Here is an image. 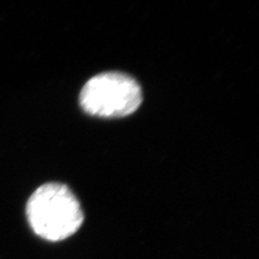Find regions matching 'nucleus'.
<instances>
[{"label": "nucleus", "mask_w": 259, "mask_h": 259, "mask_svg": "<svg viewBox=\"0 0 259 259\" xmlns=\"http://www.w3.org/2000/svg\"><path fill=\"white\" fill-rule=\"evenodd\" d=\"M142 92L139 83L120 72H107L92 78L80 94L87 113L99 117H123L139 109Z\"/></svg>", "instance_id": "obj_2"}, {"label": "nucleus", "mask_w": 259, "mask_h": 259, "mask_svg": "<svg viewBox=\"0 0 259 259\" xmlns=\"http://www.w3.org/2000/svg\"><path fill=\"white\" fill-rule=\"evenodd\" d=\"M26 214L34 232L53 242L70 237L83 222L79 201L67 186L58 183L39 186L29 198Z\"/></svg>", "instance_id": "obj_1"}]
</instances>
